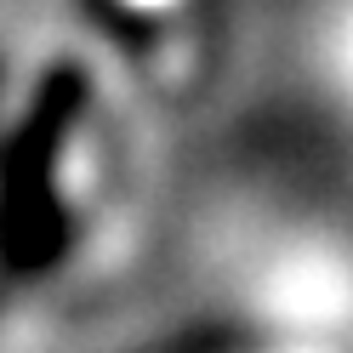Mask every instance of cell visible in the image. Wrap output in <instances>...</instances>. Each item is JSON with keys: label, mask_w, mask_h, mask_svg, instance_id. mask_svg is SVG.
I'll return each mask as SVG.
<instances>
[{"label": "cell", "mask_w": 353, "mask_h": 353, "mask_svg": "<svg viewBox=\"0 0 353 353\" xmlns=\"http://www.w3.org/2000/svg\"><path fill=\"white\" fill-rule=\"evenodd\" d=\"M131 12H165V6H176V0H125Z\"/></svg>", "instance_id": "1"}]
</instances>
